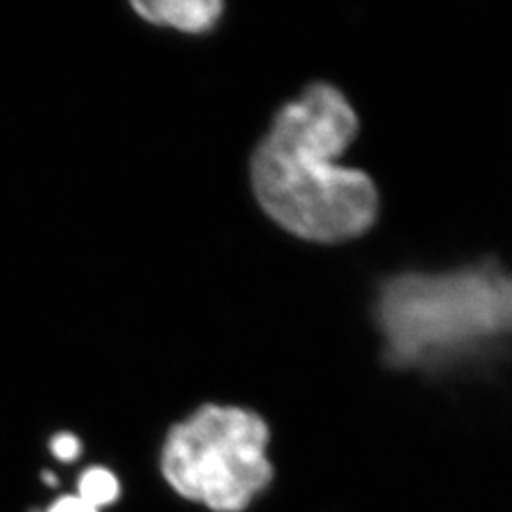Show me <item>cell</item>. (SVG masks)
<instances>
[{"label":"cell","mask_w":512,"mask_h":512,"mask_svg":"<svg viewBox=\"0 0 512 512\" xmlns=\"http://www.w3.org/2000/svg\"><path fill=\"white\" fill-rule=\"evenodd\" d=\"M359 129L346 95L315 82L275 114L251 160L262 209L294 236L319 243L357 238L378 217L380 196L359 169L338 164Z\"/></svg>","instance_id":"6da1fadb"},{"label":"cell","mask_w":512,"mask_h":512,"mask_svg":"<svg viewBox=\"0 0 512 512\" xmlns=\"http://www.w3.org/2000/svg\"><path fill=\"white\" fill-rule=\"evenodd\" d=\"M378 321L395 365H427L512 332V275L495 264L391 277Z\"/></svg>","instance_id":"7a4b0ae2"},{"label":"cell","mask_w":512,"mask_h":512,"mask_svg":"<svg viewBox=\"0 0 512 512\" xmlns=\"http://www.w3.org/2000/svg\"><path fill=\"white\" fill-rule=\"evenodd\" d=\"M268 442V423L253 410L205 404L169 429L160 471L167 486L192 503L243 512L274 478Z\"/></svg>","instance_id":"3957f363"},{"label":"cell","mask_w":512,"mask_h":512,"mask_svg":"<svg viewBox=\"0 0 512 512\" xmlns=\"http://www.w3.org/2000/svg\"><path fill=\"white\" fill-rule=\"evenodd\" d=\"M133 10L156 25H169L186 33L211 29L222 14L220 0H152L131 2Z\"/></svg>","instance_id":"277c9868"},{"label":"cell","mask_w":512,"mask_h":512,"mask_svg":"<svg viewBox=\"0 0 512 512\" xmlns=\"http://www.w3.org/2000/svg\"><path fill=\"white\" fill-rule=\"evenodd\" d=\"M122 494V484L118 476L103 465H93L84 469L76 480V495L90 503L97 511L114 505Z\"/></svg>","instance_id":"5b68a950"},{"label":"cell","mask_w":512,"mask_h":512,"mask_svg":"<svg viewBox=\"0 0 512 512\" xmlns=\"http://www.w3.org/2000/svg\"><path fill=\"white\" fill-rule=\"evenodd\" d=\"M50 452L61 463H73L82 454V442L73 433L61 431L50 439Z\"/></svg>","instance_id":"8992f818"},{"label":"cell","mask_w":512,"mask_h":512,"mask_svg":"<svg viewBox=\"0 0 512 512\" xmlns=\"http://www.w3.org/2000/svg\"><path fill=\"white\" fill-rule=\"evenodd\" d=\"M44 512H101L80 499L76 494H65L57 497L54 503Z\"/></svg>","instance_id":"52a82bcc"},{"label":"cell","mask_w":512,"mask_h":512,"mask_svg":"<svg viewBox=\"0 0 512 512\" xmlns=\"http://www.w3.org/2000/svg\"><path fill=\"white\" fill-rule=\"evenodd\" d=\"M42 478H44V482H46L48 486H57V476L52 475V473H44Z\"/></svg>","instance_id":"ba28073f"},{"label":"cell","mask_w":512,"mask_h":512,"mask_svg":"<svg viewBox=\"0 0 512 512\" xmlns=\"http://www.w3.org/2000/svg\"><path fill=\"white\" fill-rule=\"evenodd\" d=\"M31 512H44V511H40V509H33V511Z\"/></svg>","instance_id":"9c48e42d"}]
</instances>
